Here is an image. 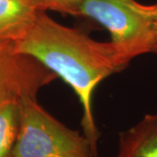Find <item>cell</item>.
I'll list each match as a JSON object with an SVG mask.
<instances>
[{"label":"cell","instance_id":"obj_1","mask_svg":"<svg viewBox=\"0 0 157 157\" xmlns=\"http://www.w3.org/2000/svg\"><path fill=\"white\" fill-rule=\"evenodd\" d=\"M13 44L17 52L34 58L73 88L82 107L84 135L98 156L100 132L93 113L94 92L103 79L124 70L130 61L111 41H96L78 29L58 23L45 11Z\"/></svg>","mask_w":157,"mask_h":157},{"label":"cell","instance_id":"obj_2","mask_svg":"<svg viewBox=\"0 0 157 157\" xmlns=\"http://www.w3.org/2000/svg\"><path fill=\"white\" fill-rule=\"evenodd\" d=\"M78 16L102 25L111 35L110 41L129 61L142 54L157 53V4L143 5L135 0H83Z\"/></svg>","mask_w":157,"mask_h":157},{"label":"cell","instance_id":"obj_3","mask_svg":"<svg viewBox=\"0 0 157 157\" xmlns=\"http://www.w3.org/2000/svg\"><path fill=\"white\" fill-rule=\"evenodd\" d=\"M19 128L11 157H95L89 140L45 111L36 96L18 101Z\"/></svg>","mask_w":157,"mask_h":157},{"label":"cell","instance_id":"obj_4","mask_svg":"<svg viewBox=\"0 0 157 157\" xmlns=\"http://www.w3.org/2000/svg\"><path fill=\"white\" fill-rule=\"evenodd\" d=\"M57 78L34 58L17 52L13 42L0 39V107L25 96H36Z\"/></svg>","mask_w":157,"mask_h":157},{"label":"cell","instance_id":"obj_5","mask_svg":"<svg viewBox=\"0 0 157 157\" xmlns=\"http://www.w3.org/2000/svg\"><path fill=\"white\" fill-rule=\"evenodd\" d=\"M45 11L37 0H0V39L17 42Z\"/></svg>","mask_w":157,"mask_h":157},{"label":"cell","instance_id":"obj_6","mask_svg":"<svg viewBox=\"0 0 157 157\" xmlns=\"http://www.w3.org/2000/svg\"><path fill=\"white\" fill-rule=\"evenodd\" d=\"M115 157H157V113L147 114L120 134Z\"/></svg>","mask_w":157,"mask_h":157},{"label":"cell","instance_id":"obj_7","mask_svg":"<svg viewBox=\"0 0 157 157\" xmlns=\"http://www.w3.org/2000/svg\"><path fill=\"white\" fill-rule=\"evenodd\" d=\"M19 128L18 101L0 107V157H11Z\"/></svg>","mask_w":157,"mask_h":157},{"label":"cell","instance_id":"obj_8","mask_svg":"<svg viewBox=\"0 0 157 157\" xmlns=\"http://www.w3.org/2000/svg\"><path fill=\"white\" fill-rule=\"evenodd\" d=\"M45 11L47 10L78 16V8L83 0H37Z\"/></svg>","mask_w":157,"mask_h":157},{"label":"cell","instance_id":"obj_9","mask_svg":"<svg viewBox=\"0 0 157 157\" xmlns=\"http://www.w3.org/2000/svg\"><path fill=\"white\" fill-rule=\"evenodd\" d=\"M155 29H156V33H157V17H156V20H155Z\"/></svg>","mask_w":157,"mask_h":157}]
</instances>
